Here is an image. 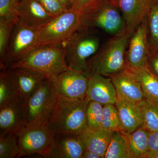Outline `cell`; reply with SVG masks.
I'll use <instances>...</instances> for the list:
<instances>
[{
    "mask_svg": "<svg viewBox=\"0 0 158 158\" xmlns=\"http://www.w3.org/2000/svg\"><path fill=\"white\" fill-rule=\"evenodd\" d=\"M132 34L126 31L109 40L88 60L84 74L110 77L126 68L125 56Z\"/></svg>",
    "mask_w": 158,
    "mask_h": 158,
    "instance_id": "6da1fadb",
    "label": "cell"
},
{
    "mask_svg": "<svg viewBox=\"0 0 158 158\" xmlns=\"http://www.w3.org/2000/svg\"><path fill=\"white\" fill-rule=\"evenodd\" d=\"M89 102L86 98L71 99L58 94L56 107L48 124L53 135H81L88 128L86 110Z\"/></svg>",
    "mask_w": 158,
    "mask_h": 158,
    "instance_id": "7a4b0ae2",
    "label": "cell"
},
{
    "mask_svg": "<svg viewBox=\"0 0 158 158\" xmlns=\"http://www.w3.org/2000/svg\"><path fill=\"white\" fill-rule=\"evenodd\" d=\"M66 42L37 47L27 56L11 64L8 68L29 69L52 80L69 69L66 61Z\"/></svg>",
    "mask_w": 158,
    "mask_h": 158,
    "instance_id": "3957f363",
    "label": "cell"
},
{
    "mask_svg": "<svg viewBox=\"0 0 158 158\" xmlns=\"http://www.w3.org/2000/svg\"><path fill=\"white\" fill-rule=\"evenodd\" d=\"M80 14L81 29H100L113 36L127 31L121 12L110 0H101Z\"/></svg>",
    "mask_w": 158,
    "mask_h": 158,
    "instance_id": "277c9868",
    "label": "cell"
},
{
    "mask_svg": "<svg viewBox=\"0 0 158 158\" xmlns=\"http://www.w3.org/2000/svg\"><path fill=\"white\" fill-rule=\"evenodd\" d=\"M100 36L92 29H81L66 42V61L69 69L84 73L87 62L98 51Z\"/></svg>",
    "mask_w": 158,
    "mask_h": 158,
    "instance_id": "5b68a950",
    "label": "cell"
},
{
    "mask_svg": "<svg viewBox=\"0 0 158 158\" xmlns=\"http://www.w3.org/2000/svg\"><path fill=\"white\" fill-rule=\"evenodd\" d=\"M81 27L80 13L68 9L38 28L37 46L66 42Z\"/></svg>",
    "mask_w": 158,
    "mask_h": 158,
    "instance_id": "8992f818",
    "label": "cell"
},
{
    "mask_svg": "<svg viewBox=\"0 0 158 158\" xmlns=\"http://www.w3.org/2000/svg\"><path fill=\"white\" fill-rule=\"evenodd\" d=\"M57 96L52 81L49 78L44 79L27 99V123L48 124L56 107Z\"/></svg>",
    "mask_w": 158,
    "mask_h": 158,
    "instance_id": "52a82bcc",
    "label": "cell"
},
{
    "mask_svg": "<svg viewBox=\"0 0 158 158\" xmlns=\"http://www.w3.org/2000/svg\"><path fill=\"white\" fill-rule=\"evenodd\" d=\"M38 28L26 25L19 19L15 26L1 69L21 60L37 47Z\"/></svg>",
    "mask_w": 158,
    "mask_h": 158,
    "instance_id": "ba28073f",
    "label": "cell"
},
{
    "mask_svg": "<svg viewBox=\"0 0 158 158\" xmlns=\"http://www.w3.org/2000/svg\"><path fill=\"white\" fill-rule=\"evenodd\" d=\"M20 149L21 157L37 154L43 157L53 137L48 124L27 123L15 131Z\"/></svg>",
    "mask_w": 158,
    "mask_h": 158,
    "instance_id": "9c48e42d",
    "label": "cell"
},
{
    "mask_svg": "<svg viewBox=\"0 0 158 158\" xmlns=\"http://www.w3.org/2000/svg\"><path fill=\"white\" fill-rule=\"evenodd\" d=\"M151 52L148 40L146 16L130 38L126 53L127 68L135 70L146 67Z\"/></svg>",
    "mask_w": 158,
    "mask_h": 158,
    "instance_id": "30bf717a",
    "label": "cell"
},
{
    "mask_svg": "<svg viewBox=\"0 0 158 158\" xmlns=\"http://www.w3.org/2000/svg\"><path fill=\"white\" fill-rule=\"evenodd\" d=\"M52 80L58 94L77 99L86 98L88 78L82 73L69 69Z\"/></svg>",
    "mask_w": 158,
    "mask_h": 158,
    "instance_id": "8fae6325",
    "label": "cell"
},
{
    "mask_svg": "<svg viewBox=\"0 0 158 158\" xmlns=\"http://www.w3.org/2000/svg\"><path fill=\"white\" fill-rule=\"evenodd\" d=\"M110 77L118 100L138 103L145 98L140 82L129 69L126 67Z\"/></svg>",
    "mask_w": 158,
    "mask_h": 158,
    "instance_id": "7c38bea8",
    "label": "cell"
},
{
    "mask_svg": "<svg viewBox=\"0 0 158 158\" xmlns=\"http://www.w3.org/2000/svg\"><path fill=\"white\" fill-rule=\"evenodd\" d=\"M85 147L80 135L56 134L43 157L81 158Z\"/></svg>",
    "mask_w": 158,
    "mask_h": 158,
    "instance_id": "4fadbf2b",
    "label": "cell"
},
{
    "mask_svg": "<svg viewBox=\"0 0 158 158\" xmlns=\"http://www.w3.org/2000/svg\"><path fill=\"white\" fill-rule=\"evenodd\" d=\"M27 100L20 97L0 108V135L15 131L27 123Z\"/></svg>",
    "mask_w": 158,
    "mask_h": 158,
    "instance_id": "5bb4252c",
    "label": "cell"
},
{
    "mask_svg": "<svg viewBox=\"0 0 158 158\" xmlns=\"http://www.w3.org/2000/svg\"><path fill=\"white\" fill-rule=\"evenodd\" d=\"M86 98L88 101H95L103 105H115L117 101L115 87L111 78L94 74L88 77Z\"/></svg>",
    "mask_w": 158,
    "mask_h": 158,
    "instance_id": "9a60e30c",
    "label": "cell"
},
{
    "mask_svg": "<svg viewBox=\"0 0 158 158\" xmlns=\"http://www.w3.org/2000/svg\"><path fill=\"white\" fill-rule=\"evenodd\" d=\"M152 0H116L115 5L121 12L126 31L132 34L147 15Z\"/></svg>",
    "mask_w": 158,
    "mask_h": 158,
    "instance_id": "2e32d148",
    "label": "cell"
},
{
    "mask_svg": "<svg viewBox=\"0 0 158 158\" xmlns=\"http://www.w3.org/2000/svg\"><path fill=\"white\" fill-rule=\"evenodd\" d=\"M20 96L27 99L47 78L42 74L24 67L6 69Z\"/></svg>",
    "mask_w": 158,
    "mask_h": 158,
    "instance_id": "e0dca14e",
    "label": "cell"
},
{
    "mask_svg": "<svg viewBox=\"0 0 158 158\" xmlns=\"http://www.w3.org/2000/svg\"><path fill=\"white\" fill-rule=\"evenodd\" d=\"M18 17L26 25L39 28L53 17L37 0H19L15 3Z\"/></svg>",
    "mask_w": 158,
    "mask_h": 158,
    "instance_id": "ac0fdd59",
    "label": "cell"
},
{
    "mask_svg": "<svg viewBox=\"0 0 158 158\" xmlns=\"http://www.w3.org/2000/svg\"><path fill=\"white\" fill-rule=\"evenodd\" d=\"M115 105L121 121V131L131 133L142 127V113L138 103L117 100Z\"/></svg>",
    "mask_w": 158,
    "mask_h": 158,
    "instance_id": "d6986e66",
    "label": "cell"
},
{
    "mask_svg": "<svg viewBox=\"0 0 158 158\" xmlns=\"http://www.w3.org/2000/svg\"><path fill=\"white\" fill-rule=\"evenodd\" d=\"M113 133L102 128L92 130L88 128L80 136L86 150L95 153L102 158H104Z\"/></svg>",
    "mask_w": 158,
    "mask_h": 158,
    "instance_id": "ffe728a7",
    "label": "cell"
},
{
    "mask_svg": "<svg viewBox=\"0 0 158 158\" xmlns=\"http://www.w3.org/2000/svg\"><path fill=\"white\" fill-rule=\"evenodd\" d=\"M127 145L131 158H144L148 151L149 131L141 127L132 132L120 131Z\"/></svg>",
    "mask_w": 158,
    "mask_h": 158,
    "instance_id": "44dd1931",
    "label": "cell"
},
{
    "mask_svg": "<svg viewBox=\"0 0 158 158\" xmlns=\"http://www.w3.org/2000/svg\"><path fill=\"white\" fill-rule=\"evenodd\" d=\"M131 70L140 82L145 98L158 104V77L147 66L140 69Z\"/></svg>",
    "mask_w": 158,
    "mask_h": 158,
    "instance_id": "7402d4cb",
    "label": "cell"
},
{
    "mask_svg": "<svg viewBox=\"0 0 158 158\" xmlns=\"http://www.w3.org/2000/svg\"><path fill=\"white\" fill-rule=\"evenodd\" d=\"M19 96L7 69L0 73V108L17 101Z\"/></svg>",
    "mask_w": 158,
    "mask_h": 158,
    "instance_id": "603a6c76",
    "label": "cell"
},
{
    "mask_svg": "<svg viewBox=\"0 0 158 158\" xmlns=\"http://www.w3.org/2000/svg\"><path fill=\"white\" fill-rule=\"evenodd\" d=\"M146 17L150 48L151 51L158 50V0H152Z\"/></svg>",
    "mask_w": 158,
    "mask_h": 158,
    "instance_id": "cb8c5ba5",
    "label": "cell"
},
{
    "mask_svg": "<svg viewBox=\"0 0 158 158\" xmlns=\"http://www.w3.org/2000/svg\"><path fill=\"white\" fill-rule=\"evenodd\" d=\"M142 113V127L149 132L158 131V104L146 99L138 103Z\"/></svg>",
    "mask_w": 158,
    "mask_h": 158,
    "instance_id": "d4e9b609",
    "label": "cell"
},
{
    "mask_svg": "<svg viewBox=\"0 0 158 158\" xmlns=\"http://www.w3.org/2000/svg\"><path fill=\"white\" fill-rule=\"evenodd\" d=\"M104 158H131L126 143L120 131L113 132Z\"/></svg>",
    "mask_w": 158,
    "mask_h": 158,
    "instance_id": "484cf974",
    "label": "cell"
},
{
    "mask_svg": "<svg viewBox=\"0 0 158 158\" xmlns=\"http://www.w3.org/2000/svg\"><path fill=\"white\" fill-rule=\"evenodd\" d=\"M20 149L15 132L0 135V158H19Z\"/></svg>",
    "mask_w": 158,
    "mask_h": 158,
    "instance_id": "4316f807",
    "label": "cell"
},
{
    "mask_svg": "<svg viewBox=\"0 0 158 158\" xmlns=\"http://www.w3.org/2000/svg\"><path fill=\"white\" fill-rule=\"evenodd\" d=\"M114 105L103 106V116L101 128L113 132L122 130V125L118 110Z\"/></svg>",
    "mask_w": 158,
    "mask_h": 158,
    "instance_id": "83f0119b",
    "label": "cell"
},
{
    "mask_svg": "<svg viewBox=\"0 0 158 158\" xmlns=\"http://www.w3.org/2000/svg\"><path fill=\"white\" fill-rule=\"evenodd\" d=\"M104 105L95 101L88 102L86 110V118L88 128L92 130L101 128L103 116Z\"/></svg>",
    "mask_w": 158,
    "mask_h": 158,
    "instance_id": "f1b7e54d",
    "label": "cell"
},
{
    "mask_svg": "<svg viewBox=\"0 0 158 158\" xmlns=\"http://www.w3.org/2000/svg\"><path fill=\"white\" fill-rule=\"evenodd\" d=\"M18 22V21H17ZM17 22L0 19V60L1 64L4 59L9 46L12 31Z\"/></svg>",
    "mask_w": 158,
    "mask_h": 158,
    "instance_id": "f546056e",
    "label": "cell"
},
{
    "mask_svg": "<svg viewBox=\"0 0 158 158\" xmlns=\"http://www.w3.org/2000/svg\"><path fill=\"white\" fill-rule=\"evenodd\" d=\"M15 0H0V19L17 22L19 19L15 10Z\"/></svg>",
    "mask_w": 158,
    "mask_h": 158,
    "instance_id": "4dcf8cb0",
    "label": "cell"
},
{
    "mask_svg": "<svg viewBox=\"0 0 158 158\" xmlns=\"http://www.w3.org/2000/svg\"><path fill=\"white\" fill-rule=\"evenodd\" d=\"M52 17L68 10L59 0H37Z\"/></svg>",
    "mask_w": 158,
    "mask_h": 158,
    "instance_id": "1f68e13d",
    "label": "cell"
},
{
    "mask_svg": "<svg viewBox=\"0 0 158 158\" xmlns=\"http://www.w3.org/2000/svg\"><path fill=\"white\" fill-rule=\"evenodd\" d=\"M100 1L101 0H71L69 10L81 13L96 5L97 3Z\"/></svg>",
    "mask_w": 158,
    "mask_h": 158,
    "instance_id": "d6a6232c",
    "label": "cell"
},
{
    "mask_svg": "<svg viewBox=\"0 0 158 158\" xmlns=\"http://www.w3.org/2000/svg\"><path fill=\"white\" fill-rule=\"evenodd\" d=\"M148 146L147 152L144 158H149L152 155L158 152V131L149 132Z\"/></svg>",
    "mask_w": 158,
    "mask_h": 158,
    "instance_id": "836d02e7",
    "label": "cell"
},
{
    "mask_svg": "<svg viewBox=\"0 0 158 158\" xmlns=\"http://www.w3.org/2000/svg\"><path fill=\"white\" fill-rule=\"evenodd\" d=\"M147 67L158 77V50L151 51Z\"/></svg>",
    "mask_w": 158,
    "mask_h": 158,
    "instance_id": "e575fe53",
    "label": "cell"
},
{
    "mask_svg": "<svg viewBox=\"0 0 158 158\" xmlns=\"http://www.w3.org/2000/svg\"><path fill=\"white\" fill-rule=\"evenodd\" d=\"M81 158H102L98 155L95 153L90 151L85 150L82 155Z\"/></svg>",
    "mask_w": 158,
    "mask_h": 158,
    "instance_id": "d590c367",
    "label": "cell"
},
{
    "mask_svg": "<svg viewBox=\"0 0 158 158\" xmlns=\"http://www.w3.org/2000/svg\"><path fill=\"white\" fill-rule=\"evenodd\" d=\"M68 9H70L71 0H59Z\"/></svg>",
    "mask_w": 158,
    "mask_h": 158,
    "instance_id": "8d00e7d4",
    "label": "cell"
},
{
    "mask_svg": "<svg viewBox=\"0 0 158 158\" xmlns=\"http://www.w3.org/2000/svg\"><path fill=\"white\" fill-rule=\"evenodd\" d=\"M149 158H158V152L150 156Z\"/></svg>",
    "mask_w": 158,
    "mask_h": 158,
    "instance_id": "74e56055",
    "label": "cell"
},
{
    "mask_svg": "<svg viewBox=\"0 0 158 158\" xmlns=\"http://www.w3.org/2000/svg\"><path fill=\"white\" fill-rule=\"evenodd\" d=\"M112 3H113L114 5H115V3L116 2V0H110Z\"/></svg>",
    "mask_w": 158,
    "mask_h": 158,
    "instance_id": "f35d334b",
    "label": "cell"
},
{
    "mask_svg": "<svg viewBox=\"0 0 158 158\" xmlns=\"http://www.w3.org/2000/svg\"><path fill=\"white\" fill-rule=\"evenodd\" d=\"M19 1V0H15V2H17V1Z\"/></svg>",
    "mask_w": 158,
    "mask_h": 158,
    "instance_id": "ab89813d",
    "label": "cell"
}]
</instances>
